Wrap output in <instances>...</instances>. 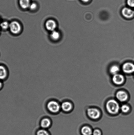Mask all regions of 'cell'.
Segmentation results:
<instances>
[{
    "label": "cell",
    "mask_w": 134,
    "mask_h": 135,
    "mask_svg": "<svg viewBox=\"0 0 134 135\" xmlns=\"http://www.w3.org/2000/svg\"><path fill=\"white\" fill-rule=\"evenodd\" d=\"M127 4L131 7H134V0H127Z\"/></svg>",
    "instance_id": "22"
},
{
    "label": "cell",
    "mask_w": 134,
    "mask_h": 135,
    "mask_svg": "<svg viewBox=\"0 0 134 135\" xmlns=\"http://www.w3.org/2000/svg\"><path fill=\"white\" fill-rule=\"evenodd\" d=\"M93 131L91 128L88 126H84L81 129V133L83 135H92Z\"/></svg>",
    "instance_id": "13"
},
{
    "label": "cell",
    "mask_w": 134,
    "mask_h": 135,
    "mask_svg": "<svg viewBox=\"0 0 134 135\" xmlns=\"http://www.w3.org/2000/svg\"><path fill=\"white\" fill-rule=\"evenodd\" d=\"M93 135H102L101 132L99 129H96L93 132Z\"/></svg>",
    "instance_id": "21"
},
{
    "label": "cell",
    "mask_w": 134,
    "mask_h": 135,
    "mask_svg": "<svg viewBox=\"0 0 134 135\" xmlns=\"http://www.w3.org/2000/svg\"><path fill=\"white\" fill-rule=\"evenodd\" d=\"M45 26L47 30L52 32L55 30L57 25L55 21L52 20H49L46 22Z\"/></svg>",
    "instance_id": "7"
},
{
    "label": "cell",
    "mask_w": 134,
    "mask_h": 135,
    "mask_svg": "<svg viewBox=\"0 0 134 135\" xmlns=\"http://www.w3.org/2000/svg\"><path fill=\"white\" fill-rule=\"evenodd\" d=\"M82 1H83V2H88L89 0H81Z\"/></svg>",
    "instance_id": "23"
},
{
    "label": "cell",
    "mask_w": 134,
    "mask_h": 135,
    "mask_svg": "<svg viewBox=\"0 0 134 135\" xmlns=\"http://www.w3.org/2000/svg\"><path fill=\"white\" fill-rule=\"evenodd\" d=\"M0 24H1V23H0Z\"/></svg>",
    "instance_id": "25"
},
{
    "label": "cell",
    "mask_w": 134,
    "mask_h": 135,
    "mask_svg": "<svg viewBox=\"0 0 134 135\" xmlns=\"http://www.w3.org/2000/svg\"><path fill=\"white\" fill-rule=\"evenodd\" d=\"M122 14L127 18H132L134 16V11L128 8H124L122 10Z\"/></svg>",
    "instance_id": "8"
},
{
    "label": "cell",
    "mask_w": 134,
    "mask_h": 135,
    "mask_svg": "<svg viewBox=\"0 0 134 135\" xmlns=\"http://www.w3.org/2000/svg\"><path fill=\"white\" fill-rule=\"evenodd\" d=\"M37 7V5L34 2L30 4L29 8L30 10H34Z\"/></svg>",
    "instance_id": "20"
},
{
    "label": "cell",
    "mask_w": 134,
    "mask_h": 135,
    "mask_svg": "<svg viewBox=\"0 0 134 135\" xmlns=\"http://www.w3.org/2000/svg\"><path fill=\"white\" fill-rule=\"evenodd\" d=\"M87 113L89 117L93 119H98L100 115L99 110L95 108H89L88 109Z\"/></svg>",
    "instance_id": "4"
},
{
    "label": "cell",
    "mask_w": 134,
    "mask_h": 135,
    "mask_svg": "<svg viewBox=\"0 0 134 135\" xmlns=\"http://www.w3.org/2000/svg\"><path fill=\"white\" fill-rule=\"evenodd\" d=\"M130 108L128 105H123L121 107V110L124 113H127L129 110Z\"/></svg>",
    "instance_id": "19"
},
{
    "label": "cell",
    "mask_w": 134,
    "mask_h": 135,
    "mask_svg": "<svg viewBox=\"0 0 134 135\" xmlns=\"http://www.w3.org/2000/svg\"><path fill=\"white\" fill-rule=\"evenodd\" d=\"M36 135H51L47 129H39L36 132Z\"/></svg>",
    "instance_id": "16"
},
{
    "label": "cell",
    "mask_w": 134,
    "mask_h": 135,
    "mask_svg": "<svg viewBox=\"0 0 134 135\" xmlns=\"http://www.w3.org/2000/svg\"><path fill=\"white\" fill-rule=\"evenodd\" d=\"M7 71L3 66H0V79L3 80L7 76Z\"/></svg>",
    "instance_id": "12"
},
{
    "label": "cell",
    "mask_w": 134,
    "mask_h": 135,
    "mask_svg": "<svg viewBox=\"0 0 134 135\" xmlns=\"http://www.w3.org/2000/svg\"><path fill=\"white\" fill-rule=\"evenodd\" d=\"M112 81L114 83L117 85H120L124 81V76L119 74L114 75L112 78Z\"/></svg>",
    "instance_id": "9"
},
{
    "label": "cell",
    "mask_w": 134,
    "mask_h": 135,
    "mask_svg": "<svg viewBox=\"0 0 134 135\" xmlns=\"http://www.w3.org/2000/svg\"><path fill=\"white\" fill-rule=\"evenodd\" d=\"M2 83H1V81H0V88L2 87Z\"/></svg>",
    "instance_id": "24"
},
{
    "label": "cell",
    "mask_w": 134,
    "mask_h": 135,
    "mask_svg": "<svg viewBox=\"0 0 134 135\" xmlns=\"http://www.w3.org/2000/svg\"><path fill=\"white\" fill-rule=\"evenodd\" d=\"M19 3L21 7L24 9L29 8L30 5V0H19Z\"/></svg>",
    "instance_id": "14"
},
{
    "label": "cell",
    "mask_w": 134,
    "mask_h": 135,
    "mask_svg": "<svg viewBox=\"0 0 134 135\" xmlns=\"http://www.w3.org/2000/svg\"><path fill=\"white\" fill-rule=\"evenodd\" d=\"M61 108L63 112H69L72 109V105L71 103L69 102H64L61 104Z\"/></svg>",
    "instance_id": "11"
},
{
    "label": "cell",
    "mask_w": 134,
    "mask_h": 135,
    "mask_svg": "<svg viewBox=\"0 0 134 135\" xmlns=\"http://www.w3.org/2000/svg\"><path fill=\"white\" fill-rule=\"evenodd\" d=\"M52 122L49 118L45 117L41 120L40 126L41 129H47L52 125Z\"/></svg>",
    "instance_id": "5"
},
{
    "label": "cell",
    "mask_w": 134,
    "mask_h": 135,
    "mask_svg": "<svg viewBox=\"0 0 134 135\" xmlns=\"http://www.w3.org/2000/svg\"><path fill=\"white\" fill-rule=\"evenodd\" d=\"M120 70L119 67L116 65H114L110 69V72L112 75H115L117 74Z\"/></svg>",
    "instance_id": "17"
},
{
    "label": "cell",
    "mask_w": 134,
    "mask_h": 135,
    "mask_svg": "<svg viewBox=\"0 0 134 135\" xmlns=\"http://www.w3.org/2000/svg\"><path fill=\"white\" fill-rule=\"evenodd\" d=\"M9 26H10V24H9L8 22L6 21L3 22L2 23L0 24V26L1 27L3 30H6L9 28Z\"/></svg>",
    "instance_id": "18"
},
{
    "label": "cell",
    "mask_w": 134,
    "mask_h": 135,
    "mask_svg": "<svg viewBox=\"0 0 134 135\" xmlns=\"http://www.w3.org/2000/svg\"><path fill=\"white\" fill-rule=\"evenodd\" d=\"M46 108L48 111L53 114L58 113L61 109V104L54 100L49 101L46 104Z\"/></svg>",
    "instance_id": "1"
},
{
    "label": "cell",
    "mask_w": 134,
    "mask_h": 135,
    "mask_svg": "<svg viewBox=\"0 0 134 135\" xmlns=\"http://www.w3.org/2000/svg\"><path fill=\"white\" fill-rule=\"evenodd\" d=\"M106 107L108 112L111 114H116L119 111V103L114 100H109L106 104Z\"/></svg>",
    "instance_id": "2"
},
{
    "label": "cell",
    "mask_w": 134,
    "mask_h": 135,
    "mask_svg": "<svg viewBox=\"0 0 134 135\" xmlns=\"http://www.w3.org/2000/svg\"><path fill=\"white\" fill-rule=\"evenodd\" d=\"M116 97L118 100L121 102L125 101L128 98V95L126 93L123 91L118 92L116 93Z\"/></svg>",
    "instance_id": "10"
},
{
    "label": "cell",
    "mask_w": 134,
    "mask_h": 135,
    "mask_svg": "<svg viewBox=\"0 0 134 135\" xmlns=\"http://www.w3.org/2000/svg\"><path fill=\"white\" fill-rule=\"evenodd\" d=\"M9 28L11 32L14 34H18L21 30L20 24L15 21H13L10 24Z\"/></svg>",
    "instance_id": "3"
},
{
    "label": "cell",
    "mask_w": 134,
    "mask_h": 135,
    "mask_svg": "<svg viewBox=\"0 0 134 135\" xmlns=\"http://www.w3.org/2000/svg\"><path fill=\"white\" fill-rule=\"evenodd\" d=\"M123 71L127 74H131L134 72V64L133 63L128 62L123 65Z\"/></svg>",
    "instance_id": "6"
},
{
    "label": "cell",
    "mask_w": 134,
    "mask_h": 135,
    "mask_svg": "<svg viewBox=\"0 0 134 135\" xmlns=\"http://www.w3.org/2000/svg\"><path fill=\"white\" fill-rule=\"evenodd\" d=\"M50 36L52 39L54 40H57L60 38V34L58 31L55 30L52 32Z\"/></svg>",
    "instance_id": "15"
}]
</instances>
